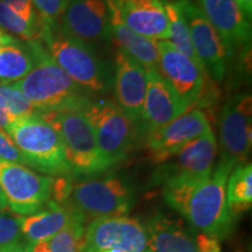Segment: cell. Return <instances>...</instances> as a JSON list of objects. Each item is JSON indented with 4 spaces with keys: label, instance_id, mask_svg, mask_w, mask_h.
<instances>
[{
    "label": "cell",
    "instance_id": "1",
    "mask_svg": "<svg viewBox=\"0 0 252 252\" xmlns=\"http://www.w3.org/2000/svg\"><path fill=\"white\" fill-rule=\"evenodd\" d=\"M234 167L232 162L220 159L203 180L163 182V198L202 234L217 241L228 238L236 222L226 201V181Z\"/></svg>",
    "mask_w": 252,
    "mask_h": 252
},
{
    "label": "cell",
    "instance_id": "2",
    "mask_svg": "<svg viewBox=\"0 0 252 252\" xmlns=\"http://www.w3.org/2000/svg\"><path fill=\"white\" fill-rule=\"evenodd\" d=\"M34 67L23 80L14 82L37 112L53 113L82 109L89 98L86 91L65 74L41 41H30Z\"/></svg>",
    "mask_w": 252,
    "mask_h": 252
},
{
    "label": "cell",
    "instance_id": "3",
    "mask_svg": "<svg viewBox=\"0 0 252 252\" xmlns=\"http://www.w3.org/2000/svg\"><path fill=\"white\" fill-rule=\"evenodd\" d=\"M47 52L65 74L86 93H108L112 86L111 71L97 55L94 46L75 37L64 35L47 23L41 40Z\"/></svg>",
    "mask_w": 252,
    "mask_h": 252
},
{
    "label": "cell",
    "instance_id": "4",
    "mask_svg": "<svg viewBox=\"0 0 252 252\" xmlns=\"http://www.w3.org/2000/svg\"><path fill=\"white\" fill-rule=\"evenodd\" d=\"M6 133L23 153L27 166L49 175L70 174L61 137L40 112L12 122Z\"/></svg>",
    "mask_w": 252,
    "mask_h": 252
},
{
    "label": "cell",
    "instance_id": "5",
    "mask_svg": "<svg viewBox=\"0 0 252 252\" xmlns=\"http://www.w3.org/2000/svg\"><path fill=\"white\" fill-rule=\"evenodd\" d=\"M41 115L59 132L71 174L94 176L108 171L82 109Z\"/></svg>",
    "mask_w": 252,
    "mask_h": 252
},
{
    "label": "cell",
    "instance_id": "6",
    "mask_svg": "<svg viewBox=\"0 0 252 252\" xmlns=\"http://www.w3.org/2000/svg\"><path fill=\"white\" fill-rule=\"evenodd\" d=\"M106 168L121 163L133 146L135 125L115 102L89 99L82 108Z\"/></svg>",
    "mask_w": 252,
    "mask_h": 252
},
{
    "label": "cell",
    "instance_id": "7",
    "mask_svg": "<svg viewBox=\"0 0 252 252\" xmlns=\"http://www.w3.org/2000/svg\"><path fill=\"white\" fill-rule=\"evenodd\" d=\"M135 201L133 188L118 176L88 179L72 184L67 203L86 222L100 217L125 215Z\"/></svg>",
    "mask_w": 252,
    "mask_h": 252
},
{
    "label": "cell",
    "instance_id": "8",
    "mask_svg": "<svg viewBox=\"0 0 252 252\" xmlns=\"http://www.w3.org/2000/svg\"><path fill=\"white\" fill-rule=\"evenodd\" d=\"M53 180L25 165L0 160V187L8 208L18 216L31 215L50 201Z\"/></svg>",
    "mask_w": 252,
    "mask_h": 252
},
{
    "label": "cell",
    "instance_id": "9",
    "mask_svg": "<svg viewBox=\"0 0 252 252\" xmlns=\"http://www.w3.org/2000/svg\"><path fill=\"white\" fill-rule=\"evenodd\" d=\"M117 249L123 252H146V230L139 220L126 215L90 220L84 230L82 252Z\"/></svg>",
    "mask_w": 252,
    "mask_h": 252
},
{
    "label": "cell",
    "instance_id": "10",
    "mask_svg": "<svg viewBox=\"0 0 252 252\" xmlns=\"http://www.w3.org/2000/svg\"><path fill=\"white\" fill-rule=\"evenodd\" d=\"M251 115V94H235L223 105L219 125L222 160L235 166L247 161L252 141Z\"/></svg>",
    "mask_w": 252,
    "mask_h": 252
},
{
    "label": "cell",
    "instance_id": "11",
    "mask_svg": "<svg viewBox=\"0 0 252 252\" xmlns=\"http://www.w3.org/2000/svg\"><path fill=\"white\" fill-rule=\"evenodd\" d=\"M174 4L188 25L193 48L203 70L220 82L226 72L228 55L219 33L194 1L175 0Z\"/></svg>",
    "mask_w": 252,
    "mask_h": 252
},
{
    "label": "cell",
    "instance_id": "12",
    "mask_svg": "<svg viewBox=\"0 0 252 252\" xmlns=\"http://www.w3.org/2000/svg\"><path fill=\"white\" fill-rule=\"evenodd\" d=\"M212 130L202 110L188 109L178 118L147 135V150L154 163L168 161L181 149Z\"/></svg>",
    "mask_w": 252,
    "mask_h": 252
},
{
    "label": "cell",
    "instance_id": "13",
    "mask_svg": "<svg viewBox=\"0 0 252 252\" xmlns=\"http://www.w3.org/2000/svg\"><path fill=\"white\" fill-rule=\"evenodd\" d=\"M158 71L189 109L200 102L204 91L206 71L200 64L179 52L169 41H158Z\"/></svg>",
    "mask_w": 252,
    "mask_h": 252
},
{
    "label": "cell",
    "instance_id": "14",
    "mask_svg": "<svg viewBox=\"0 0 252 252\" xmlns=\"http://www.w3.org/2000/svg\"><path fill=\"white\" fill-rule=\"evenodd\" d=\"M217 156V140L213 130L188 143L174 157L173 162L163 165L159 181L203 180L212 174Z\"/></svg>",
    "mask_w": 252,
    "mask_h": 252
},
{
    "label": "cell",
    "instance_id": "15",
    "mask_svg": "<svg viewBox=\"0 0 252 252\" xmlns=\"http://www.w3.org/2000/svg\"><path fill=\"white\" fill-rule=\"evenodd\" d=\"M64 35L94 46L110 36V12L104 0H69L62 14Z\"/></svg>",
    "mask_w": 252,
    "mask_h": 252
},
{
    "label": "cell",
    "instance_id": "16",
    "mask_svg": "<svg viewBox=\"0 0 252 252\" xmlns=\"http://www.w3.org/2000/svg\"><path fill=\"white\" fill-rule=\"evenodd\" d=\"M207 20L213 25L223 41L226 55L250 45V19L235 0H196Z\"/></svg>",
    "mask_w": 252,
    "mask_h": 252
},
{
    "label": "cell",
    "instance_id": "17",
    "mask_svg": "<svg viewBox=\"0 0 252 252\" xmlns=\"http://www.w3.org/2000/svg\"><path fill=\"white\" fill-rule=\"evenodd\" d=\"M115 65L116 104L135 126H139L147 88V70L122 50L116 54Z\"/></svg>",
    "mask_w": 252,
    "mask_h": 252
},
{
    "label": "cell",
    "instance_id": "18",
    "mask_svg": "<svg viewBox=\"0 0 252 252\" xmlns=\"http://www.w3.org/2000/svg\"><path fill=\"white\" fill-rule=\"evenodd\" d=\"M128 28L149 39L168 40V20L162 0H104Z\"/></svg>",
    "mask_w": 252,
    "mask_h": 252
},
{
    "label": "cell",
    "instance_id": "19",
    "mask_svg": "<svg viewBox=\"0 0 252 252\" xmlns=\"http://www.w3.org/2000/svg\"><path fill=\"white\" fill-rule=\"evenodd\" d=\"M188 108L158 70L147 71V88L139 127L150 133L178 118Z\"/></svg>",
    "mask_w": 252,
    "mask_h": 252
},
{
    "label": "cell",
    "instance_id": "20",
    "mask_svg": "<svg viewBox=\"0 0 252 252\" xmlns=\"http://www.w3.org/2000/svg\"><path fill=\"white\" fill-rule=\"evenodd\" d=\"M78 219L84 220V217L69 206L50 200L37 212L27 216H19V222L21 235L27 244L34 245L53 237Z\"/></svg>",
    "mask_w": 252,
    "mask_h": 252
},
{
    "label": "cell",
    "instance_id": "21",
    "mask_svg": "<svg viewBox=\"0 0 252 252\" xmlns=\"http://www.w3.org/2000/svg\"><path fill=\"white\" fill-rule=\"evenodd\" d=\"M144 226L147 236L146 252H200L196 236L163 214H156Z\"/></svg>",
    "mask_w": 252,
    "mask_h": 252
},
{
    "label": "cell",
    "instance_id": "22",
    "mask_svg": "<svg viewBox=\"0 0 252 252\" xmlns=\"http://www.w3.org/2000/svg\"><path fill=\"white\" fill-rule=\"evenodd\" d=\"M110 12V35L113 36L119 50L140 63L149 70H158L159 67V49L158 41L135 33L123 23L119 15Z\"/></svg>",
    "mask_w": 252,
    "mask_h": 252
},
{
    "label": "cell",
    "instance_id": "23",
    "mask_svg": "<svg viewBox=\"0 0 252 252\" xmlns=\"http://www.w3.org/2000/svg\"><path fill=\"white\" fill-rule=\"evenodd\" d=\"M34 67V54L31 42L21 43L14 37L4 36L0 47V81L14 83L23 80Z\"/></svg>",
    "mask_w": 252,
    "mask_h": 252
},
{
    "label": "cell",
    "instance_id": "24",
    "mask_svg": "<svg viewBox=\"0 0 252 252\" xmlns=\"http://www.w3.org/2000/svg\"><path fill=\"white\" fill-rule=\"evenodd\" d=\"M226 201L235 219L251 208L252 166L250 163H241L230 172L226 181Z\"/></svg>",
    "mask_w": 252,
    "mask_h": 252
},
{
    "label": "cell",
    "instance_id": "25",
    "mask_svg": "<svg viewBox=\"0 0 252 252\" xmlns=\"http://www.w3.org/2000/svg\"><path fill=\"white\" fill-rule=\"evenodd\" d=\"M83 219L75 220L68 226L46 241L30 245L31 252H82L84 236Z\"/></svg>",
    "mask_w": 252,
    "mask_h": 252
},
{
    "label": "cell",
    "instance_id": "26",
    "mask_svg": "<svg viewBox=\"0 0 252 252\" xmlns=\"http://www.w3.org/2000/svg\"><path fill=\"white\" fill-rule=\"evenodd\" d=\"M162 4L167 15V20H168L169 35L167 41H169L179 52L185 54L186 56H188L189 59H191L197 64L201 65V63L196 56V53H195L193 48V43H191L190 39V32H189L188 25L186 23L184 15L181 14V12L176 7L174 1L162 0Z\"/></svg>",
    "mask_w": 252,
    "mask_h": 252
},
{
    "label": "cell",
    "instance_id": "27",
    "mask_svg": "<svg viewBox=\"0 0 252 252\" xmlns=\"http://www.w3.org/2000/svg\"><path fill=\"white\" fill-rule=\"evenodd\" d=\"M47 21L37 18L35 24H31L18 15L12 8L0 0V27L26 41H40Z\"/></svg>",
    "mask_w": 252,
    "mask_h": 252
},
{
    "label": "cell",
    "instance_id": "28",
    "mask_svg": "<svg viewBox=\"0 0 252 252\" xmlns=\"http://www.w3.org/2000/svg\"><path fill=\"white\" fill-rule=\"evenodd\" d=\"M0 100L13 122L39 113L23 93L18 89L15 83L0 82Z\"/></svg>",
    "mask_w": 252,
    "mask_h": 252
},
{
    "label": "cell",
    "instance_id": "29",
    "mask_svg": "<svg viewBox=\"0 0 252 252\" xmlns=\"http://www.w3.org/2000/svg\"><path fill=\"white\" fill-rule=\"evenodd\" d=\"M21 238L19 216L0 212V248L23 243Z\"/></svg>",
    "mask_w": 252,
    "mask_h": 252
},
{
    "label": "cell",
    "instance_id": "30",
    "mask_svg": "<svg viewBox=\"0 0 252 252\" xmlns=\"http://www.w3.org/2000/svg\"><path fill=\"white\" fill-rule=\"evenodd\" d=\"M69 0H32V5L39 12V17L47 23H56L64 13Z\"/></svg>",
    "mask_w": 252,
    "mask_h": 252
},
{
    "label": "cell",
    "instance_id": "31",
    "mask_svg": "<svg viewBox=\"0 0 252 252\" xmlns=\"http://www.w3.org/2000/svg\"><path fill=\"white\" fill-rule=\"evenodd\" d=\"M0 160L27 166L26 160H25L23 153L19 151L17 145L5 131L1 130H0Z\"/></svg>",
    "mask_w": 252,
    "mask_h": 252
},
{
    "label": "cell",
    "instance_id": "32",
    "mask_svg": "<svg viewBox=\"0 0 252 252\" xmlns=\"http://www.w3.org/2000/svg\"><path fill=\"white\" fill-rule=\"evenodd\" d=\"M9 8H12L18 15L31 24H35L39 15L35 14L32 5V0H1Z\"/></svg>",
    "mask_w": 252,
    "mask_h": 252
},
{
    "label": "cell",
    "instance_id": "33",
    "mask_svg": "<svg viewBox=\"0 0 252 252\" xmlns=\"http://www.w3.org/2000/svg\"><path fill=\"white\" fill-rule=\"evenodd\" d=\"M12 122L13 121H12L11 116H9L8 112L6 111L4 105H2L1 100H0V130L6 132V130H7L9 124H11Z\"/></svg>",
    "mask_w": 252,
    "mask_h": 252
},
{
    "label": "cell",
    "instance_id": "34",
    "mask_svg": "<svg viewBox=\"0 0 252 252\" xmlns=\"http://www.w3.org/2000/svg\"><path fill=\"white\" fill-rule=\"evenodd\" d=\"M0 252H31V247L25 243H18L9 247L0 248Z\"/></svg>",
    "mask_w": 252,
    "mask_h": 252
},
{
    "label": "cell",
    "instance_id": "35",
    "mask_svg": "<svg viewBox=\"0 0 252 252\" xmlns=\"http://www.w3.org/2000/svg\"><path fill=\"white\" fill-rule=\"evenodd\" d=\"M237 2L242 11L244 12V14L247 15L249 19H251L252 14V0H235Z\"/></svg>",
    "mask_w": 252,
    "mask_h": 252
},
{
    "label": "cell",
    "instance_id": "36",
    "mask_svg": "<svg viewBox=\"0 0 252 252\" xmlns=\"http://www.w3.org/2000/svg\"><path fill=\"white\" fill-rule=\"evenodd\" d=\"M7 209H8L7 200H6L4 191H2L1 187H0V212H6Z\"/></svg>",
    "mask_w": 252,
    "mask_h": 252
},
{
    "label": "cell",
    "instance_id": "37",
    "mask_svg": "<svg viewBox=\"0 0 252 252\" xmlns=\"http://www.w3.org/2000/svg\"><path fill=\"white\" fill-rule=\"evenodd\" d=\"M4 36H5V34L2 33L1 31H0V47H1V45H2V41H4Z\"/></svg>",
    "mask_w": 252,
    "mask_h": 252
},
{
    "label": "cell",
    "instance_id": "38",
    "mask_svg": "<svg viewBox=\"0 0 252 252\" xmlns=\"http://www.w3.org/2000/svg\"><path fill=\"white\" fill-rule=\"evenodd\" d=\"M100 252H123V251L117 250V249H109V250H104V251H100Z\"/></svg>",
    "mask_w": 252,
    "mask_h": 252
},
{
    "label": "cell",
    "instance_id": "39",
    "mask_svg": "<svg viewBox=\"0 0 252 252\" xmlns=\"http://www.w3.org/2000/svg\"><path fill=\"white\" fill-rule=\"evenodd\" d=\"M169 1H171V0H169Z\"/></svg>",
    "mask_w": 252,
    "mask_h": 252
}]
</instances>
